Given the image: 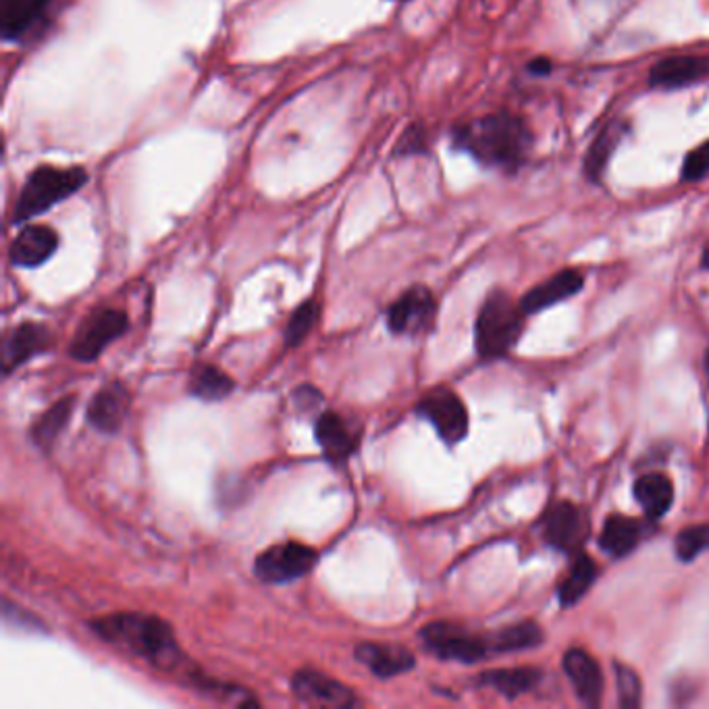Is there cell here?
<instances>
[{
	"label": "cell",
	"instance_id": "1",
	"mask_svg": "<svg viewBox=\"0 0 709 709\" xmlns=\"http://www.w3.org/2000/svg\"><path fill=\"white\" fill-rule=\"evenodd\" d=\"M90 630L119 651L148 661L152 668L183 677L198 689L221 691L219 682L202 677L200 670L181 651L173 629L157 616L138 612H117L90 620Z\"/></svg>",
	"mask_w": 709,
	"mask_h": 709
},
{
	"label": "cell",
	"instance_id": "2",
	"mask_svg": "<svg viewBox=\"0 0 709 709\" xmlns=\"http://www.w3.org/2000/svg\"><path fill=\"white\" fill-rule=\"evenodd\" d=\"M531 131L515 114L496 113L453 129V146L485 167L516 171L531 150Z\"/></svg>",
	"mask_w": 709,
	"mask_h": 709
},
{
	"label": "cell",
	"instance_id": "3",
	"mask_svg": "<svg viewBox=\"0 0 709 709\" xmlns=\"http://www.w3.org/2000/svg\"><path fill=\"white\" fill-rule=\"evenodd\" d=\"M88 181V173L83 167H38L26 179L21 192L17 196L13 221L23 223L42 212L57 207L59 202L67 200L69 196L80 192Z\"/></svg>",
	"mask_w": 709,
	"mask_h": 709
},
{
	"label": "cell",
	"instance_id": "4",
	"mask_svg": "<svg viewBox=\"0 0 709 709\" xmlns=\"http://www.w3.org/2000/svg\"><path fill=\"white\" fill-rule=\"evenodd\" d=\"M522 308L506 291L487 296L475 324L477 352L481 358H501L508 354L522 336Z\"/></svg>",
	"mask_w": 709,
	"mask_h": 709
},
{
	"label": "cell",
	"instance_id": "5",
	"mask_svg": "<svg viewBox=\"0 0 709 709\" xmlns=\"http://www.w3.org/2000/svg\"><path fill=\"white\" fill-rule=\"evenodd\" d=\"M129 317L119 308H97L80 322L69 346L78 362H94L113 341L128 333Z\"/></svg>",
	"mask_w": 709,
	"mask_h": 709
},
{
	"label": "cell",
	"instance_id": "6",
	"mask_svg": "<svg viewBox=\"0 0 709 709\" xmlns=\"http://www.w3.org/2000/svg\"><path fill=\"white\" fill-rule=\"evenodd\" d=\"M422 647L439 660L475 663L491 653L489 639L453 622H431L420 630Z\"/></svg>",
	"mask_w": 709,
	"mask_h": 709
},
{
	"label": "cell",
	"instance_id": "7",
	"mask_svg": "<svg viewBox=\"0 0 709 709\" xmlns=\"http://www.w3.org/2000/svg\"><path fill=\"white\" fill-rule=\"evenodd\" d=\"M317 562V549L288 541L260 551L254 560V575L267 585H286L307 577Z\"/></svg>",
	"mask_w": 709,
	"mask_h": 709
},
{
	"label": "cell",
	"instance_id": "8",
	"mask_svg": "<svg viewBox=\"0 0 709 709\" xmlns=\"http://www.w3.org/2000/svg\"><path fill=\"white\" fill-rule=\"evenodd\" d=\"M417 415L429 420L448 446L460 443L468 436L467 406L448 387L431 389L419 403Z\"/></svg>",
	"mask_w": 709,
	"mask_h": 709
},
{
	"label": "cell",
	"instance_id": "9",
	"mask_svg": "<svg viewBox=\"0 0 709 709\" xmlns=\"http://www.w3.org/2000/svg\"><path fill=\"white\" fill-rule=\"evenodd\" d=\"M437 302L433 291L425 286H412L387 308L386 321L396 336H420L436 321Z\"/></svg>",
	"mask_w": 709,
	"mask_h": 709
},
{
	"label": "cell",
	"instance_id": "10",
	"mask_svg": "<svg viewBox=\"0 0 709 709\" xmlns=\"http://www.w3.org/2000/svg\"><path fill=\"white\" fill-rule=\"evenodd\" d=\"M291 691L308 706L319 708H354L360 701L356 693L333 677L319 670H298L291 678Z\"/></svg>",
	"mask_w": 709,
	"mask_h": 709
},
{
	"label": "cell",
	"instance_id": "11",
	"mask_svg": "<svg viewBox=\"0 0 709 709\" xmlns=\"http://www.w3.org/2000/svg\"><path fill=\"white\" fill-rule=\"evenodd\" d=\"M360 427H356L354 422L341 417L339 412L324 410L317 417L314 437L324 458L333 465H343L354 456L360 446Z\"/></svg>",
	"mask_w": 709,
	"mask_h": 709
},
{
	"label": "cell",
	"instance_id": "12",
	"mask_svg": "<svg viewBox=\"0 0 709 709\" xmlns=\"http://www.w3.org/2000/svg\"><path fill=\"white\" fill-rule=\"evenodd\" d=\"M54 336L47 324L42 322H21L2 341V352H0V365L2 372L11 375L26 365L33 356L47 352L52 348Z\"/></svg>",
	"mask_w": 709,
	"mask_h": 709
},
{
	"label": "cell",
	"instance_id": "13",
	"mask_svg": "<svg viewBox=\"0 0 709 709\" xmlns=\"http://www.w3.org/2000/svg\"><path fill=\"white\" fill-rule=\"evenodd\" d=\"M131 393L121 381H111L100 387L94 398L88 403L86 419L92 429L104 436H114L121 431L123 422L128 419Z\"/></svg>",
	"mask_w": 709,
	"mask_h": 709
},
{
	"label": "cell",
	"instance_id": "14",
	"mask_svg": "<svg viewBox=\"0 0 709 709\" xmlns=\"http://www.w3.org/2000/svg\"><path fill=\"white\" fill-rule=\"evenodd\" d=\"M541 529L551 548L572 553L579 551L587 535V518L575 503L558 501L541 518Z\"/></svg>",
	"mask_w": 709,
	"mask_h": 709
},
{
	"label": "cell",
	"instance_id": "15",
	"mask_svg": "<svg viewBox=\"0 0 709 709\" xmlns=\"http://www.w3.org/2000/svg\"><path fill=\"white\" fill-rule=\"evenodd\" d=\"M354 660L379 678L400 677L417 666L412 651H408L402 645L377 641H362L356 645Z\"/></svg>",
	"mask_w": 709,
	"mask_h": 709
},
{
	"label": "cell",
	"instance_id": "16",
	"mask_svg": "<svg viewBox=\"0 0 709 709\" xmlns=\"http://www.w3.org/2000/svg\"><path fill=\"white\" fill-rule=\"evenodd\" d=\"M52 0H0V36L17 42L38 28L49 16Z\"/></svg>",
	"mask_w": 709,
	"mask_h": 709
},
{
	"label": "cell",
	"instance_id": "17",
	"mask_svg": "<svg viewBox=\"0 0 709 709\" xmlns=\"http://www.w3.org/2000/svg\"><path fill=\"white\" fill-rule=\"evenodd\" d=\"M59 248V236L54 229L47 226H30L19 231L9 257L16 267L33 269L49 260Z\"/></svg>",
	"mask_w": 709,
	"mask_h": 709
},
{
	"label": "cell",
	"instance_id": "18",
	"mask_svg": "<svg viewBox=\"0 0 709 709\" xmlns=\"http://www.w3.org/2000/svg\"><path fill=\"white\" fill-rule=\"evenodd\" d=\"M708 73L709 61L706 57L678 54L653 64L649 73V86L660 90H675V88H685L689 83L703 80Z\"/></svg>",
	"mask_w": 709,
	"mask_h": 709
},
{
	"label": "cell",
	"instance_id": "19",
	"mask_svg": "<svg viewBox=\"0 0 709 709\" xmlns=\"http://www.w3.org/2000/svg\"><path fill=\"white\" fill-rule=\"evenodd\" d=\"M565 670L580 701L596 708L603 695V675L596 658L585 649H570L565 656Z\"/></svg>",
	"mask_w": 709,
	"mask_h": 709
},
{
	"label": "cell",
	"instance_id": "20",
	"mask_svg": "<svg viewBox=\"0 0 709 709\" xmlns=\"http://www.w3.org/2000/svg\"><path fill=\"white\" fill-rule=\"evenodd\" d=\"M580 290H582V274L575 269H566V271L549 277L548 281L539 283L537 288H532L520 300V308L525 314H535V312H541L546 308L562 302L566 298H572Z\"/></svg>",
	"mask_w": 709,
	"mask_h": 709
},
{
	"label": "cell",
	"instance_id": "21",
	"mask_svg": "<svg viewBox=\"0 0 709 709\" xmlns=\"http://www.w3.org/2000/svg\"><path fill=\"white\" fill-rule=\"evenodd\" d=\"M645 525L630 516L612 515L599 535V548L612 558H625L643 539Z\"/></svg>",
	"mask_w": 709,
	"mask_h": 709
},
{
	"label": "cell",
	"instance_id": "22",
	"mask_svg": "<svg viewBox=\"0 0 709 709\" xmlns=\"http://www.w3.org/2000/svg\"><path fill=\"white\" fill-rule=\"evenodd\" d=\"M76 396H67L61 398L59 402L52 403L47 412H42L32 425V441L40 450H52V446L57 443V439L61 437L69 420L76 412Z\"/></svg>",
	"mask_w": 709,
	"mask_h": 709
},
{
	"label": "cell",
	"instance_id": "23",
	"mask_svg": "<svg viewBox=\"0 0 709 709\" xmlns=\"http://www.w3.org/2000/svg\"><path fill=\"white\" fill-rule=\"evenodd\" d=\"M236 389V381L214 365L198 362L190 372L188 391L202 402H221L229 398Z\"/></svg>",
	"mask_w": 709,
	"mask_h": 709
},
{
	"label": "cell",
	"instance_id": "24",
	"mask_svg": "<svg viewBox=\"0 0 709 709\" xmlns=\"http://www.w3.org/2000/svg\"><path fill=\"white\" fill-rule=\"evenodd\" d=\"M635 498L641 503L647 518L658 520L670 510V506L675 501V487L666 475L649 472V475L637 479Z\"/></svg>",
	"mask_w": 709,
	"mask_h": 709
},
{
	"label": "cell",
	"instance_id": "25",
	"mask_svg": "<svg viewBox=\"0 0 709 709\" xmlns=\"http://www.w3.org/2000/svg\"><path fill=\"white\" fill-rule=\"evenodd\" d=\"M539 680H541V672L537 668H529V666L489 670L479 677V682L483 687H489L508 699H516L520 695L529 693L539 685Z\"/></svg>",
	"mask_w": 709,
	"mask_h": 709
},
{
	"label": "cell",
	"instance_id": "26",
	"mask_svg": "<svg viewBox=\"0 0 709 709\" xmlns=\"http://www.w3.org/2000/svg\"><path fill=\"white\" fill-rule=\"evenodd\" d=\"M627 126L622 121H612L608 123L603 131L593 140V144L589 148L587 157H585V173L591 181H599L608 162L612 159L613 150L622 142Z\"/></svg>",
	"mask_w": 709,
	"mask_h": 709
},
{
	"label": "cell",
	"instance_id": "27",
	"mask_svg": "<svg viewBox=\"0 0 709 709\" xmlns=\"http://www.w3.org/2000/svg\"><path fill=\"white\" fill-rule=\"evenodd\" d=\"M491 653H515L525 651L543 643V630L539 629L535 622H518L503 629L487 635Z\"/></svg>",
	"mask_w": 709,
	"mask_h": 709
},
{
	"label": "cell",
	"instance_id": "28",
	"mask_svg": "<svg viewBox=\"0 0 709 709\" xmlns=\"http://www.w3.org/2000/svg\"><path fill=\"white\" fill-rule=\"evenodd\" d=\"M597 579V566L589 556H585L582 551L577 553V560L570 568L568 577H566L560 587H558V597H560V603L568 608V606H575L579 603L582 597L587 596V591L593 587V582Z\"/></svg>",
	"mask_w": 709,
	"mask_h": 709
},
{
	"label": "cell",
	"instance_id": "29",
	"mask_svg": "<svg viewBox=\"0 0 709 709\" xmlns=\"http://www.w3.org/2000/svg\"><path fill=\"white\" fill-rule=\"evenodd\" d=\"M319 317H321V304L317 300H307L296 308L290 321L286 324V331H283V339L288 343V348L300 346L317 327Z\"/></svg>",
	"mask_w": 709,
	"mask_h": 709
},
{
	"label": "cell",
	"instance_id": "30",
	"mask_svg": "<svg viewBox=\"0 0 709 709\" xmlns=\"http://www.w3.org/2000/svg\"><path fill=\"white\" fill-rule=\"evenodd\" d=\"M613 668H616V687H618L620 706L627 709L639 708L641 691H643L641 678L625 663H616Z\"/></svg>",
	"mask_w": 709,
	"mask_h": 709
},
{
	"label": "cell",
	"instance_id": "31",
	"mask_svg": "<svg viewBox=\"0 0 709 709\" xmlns=\"http://www.w3.org/2000/svg\"><path fill=\"white\" fill-rule=\"evenodd\" d=\"M703 551H709V525L689 527L678 535L677 553L682 562H693Z\"/></svg>",
	"mask_w": 709,
	"mask_h": 709
},
{
	"label": "cell",
	"instance_id": "32",
	"mask_svg": "<svg viewBox=\"0 0 709 709\" xmlns=\"http://www.w3.org/2000/svg\"><path fill=\"white\" fill-rule=\"evenodd\" d=\"M709 176V142L697 146L687 154V159L682 162V179L685 181H701Z\"/></svg>",
	"mask_w": 709,
	"mask_h": 709
},
{
	"label": "cell",
	"instance_id": "33",
	"mask_svg": "<svg viewBox=\"0 0 709 709\" xmlns=\"http://www.w3.org/2000/svg\"><path fill=\"white\" fill-rule=\"evenodd\" d=\"M293 402L298 403L300 410H317V403L322 402L321 391L314 387L302 386L293 391Z\"/></svg>",
	"mask_w": 709,
	"mask_h": 709
},
{
	"label": "cell",
	"instance_id": "34",
	"mask_svg": "<svg viewBox=\"0 0 709 709\" xmlns=\"http://www.w3.org/2000/svg\"><path fill=\"white\" fill-rule=\"evenodd\" d=\"M527 71L532 73V76H548L549 71H551V61L543 59V57L532 59L531 63L527 64Z\"/></svg>",
	"mask_w": 709,
	"mask_h": 709
},
{
	"label": "cell",
	"instance_id": "35",
	"mask_svg": "<svg viewBox=\"0 0 709 709\" xmlns=\"http://www.w3.org/2000/svg\"><path fill=\"white\" fill-rule=\"evenodd\" d=\"M701 264H703V269H708L709 271V246L706 248V252H703V258H701Z\"/></svg>",
	"mask_w": 709,
	"mask_h": 709
},
{
	"label": "cell",
	"instance_id": "36",
	"mask_svg": "<svg viewBox=\"0 0 709 709\" xmlns=\"http://www.w3.org/2000/svg\"><path fill=\"white\" fill-rule=\"evenodd\" d=\"M706 365H708V371H709V352H708V360H706Z\"/></svg>",
	"mask_w": 709,
	"mask_h": 709
}]
</instances>
